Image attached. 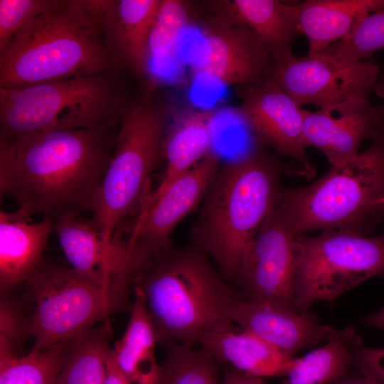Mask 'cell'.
<instances>
[{
    "label": "cell",
    "instance_id": "cell-1",
    "mask_svg": "<svg viewBox=\"0 0 384 384\" xmlns=\"http://www.w3.org/2000/svg\"><path fill=\"white\" fill-rule=\"evenodd\" d=\"M118 129V128H117ZM117 129L0 134V193L30 216L54 220L88 210L112 156Z\"/></svg>",
    "mask_w": 384,
    "mask_h": 384
},
{
    "label": "cell",
    "instance_id": "cell-2",
    "mask_svg": "<svg viewBox=\"0 0 384 384\" xmlns=\"http://www.w3.org/2000/svg\"><path fill=\"white\" fill-rule=\"evenodd\" d=\"M133 289L141 293L162 344L193 346L206 333L234 329L228 311L239 299L193 244L151 254L137 272Z\"/></svg>",
    "mask_w": 384,
    "mask_h": 384
},
{
    "label": "cell",
    "instance_id": "cell-3",
    "mask_svg": "<svg viewBox=\"0 0 384 384\" xmlns=\"http://www.w3.org/2000/svg\"><path fill=\"white\" fill-rule=\"evenodd\" d=\"M288 169L260 147L220 166L192 229L193 245L226 280H236L243 253L280 199Z\"/></svg>",
    "mask_w": 384,
    "mask_h": 384
},
{
    "label": "cell",
    "instance_id": "cell-4",
    "mask_svg": "<svg viewBox=\"0 0 384 384\" xmlns=\"http://www.w3.org/2000/svg\"><path fill=\"white\" fill-rule=\"evenodd\" d=\"M114 67L91 0H53L0 50V89L90 75Z\"/></svg>",
    "mask_w": 384,
    "mask_h": 384
},
{
    "label": "cell",
    "instance_id": "cell-5",
    "mask_svg": "<svg viewBox=\"0 0 384 384\" xmlns=\"http://www.w3.org/2000/svg\"><path fill=\"white\" fill-rule=\"evenodd\" d=\"M114 67L90 75L0 89V134L28 136L55 129H113L139 91Z\"/></svg>",
    "mask_w": 384,
    "mask_h": 384
},
{
    "label": "cell",
    "instance_id": "cell-6",
    "mask_svg": "<svg viewBox=\"0 0 384 384\" xmlns=\"http://www.w3.org/2000/svg\"><path fill=\"white\" fill-rule=\"evenodd\" d=\"M364 151L312 184L283 188L277 208L296 235L337 230L366 235L384 218V126Z\"/></svg>",
    "mask_w": 384,
    "mask_h": 384
},
{
    "label": "cell",
    "instance_id": "cell-7",
    "mask_svg": "<svg viewBox=\"0 0 384 384\" xmlns=\"http://www.w3.org/2000/svg\"><path fill=\"white\" fill-rule=\"evenodd\" d=\"M157 86L139 91L118 126L112 158L88 210L105 242L140 212L151 189L150 177L164 159V139L170 119L157 99Z\"/></svg>",
    "mask_w": 384,
    "mask_h": 384
},
{
    "label": "cell",
    "instance_id": "cell-8",
    "mask_svg": "<svg viewBox=\"0 0 384 384\" xmlns=\"http://www.w3.org/2000/svg\"><path fill=\"white\" fill-rule=\"evenodd\" d=\"M23 284L33 307V351L72 341L132 305V277L86 274L53 261L43 260Z\"/></svg>",
    "mask_w": 384,
    "mask_h": 384
},
{
    "label": "cell",
    "instance_id": "cell-9",
    "mask_svg": "<svg viewBox=\"0 0 384 384\" xmlns=\"http://www.w3.org/2000/svg\"><path fill=\"white\" fill-rule=\"evenodd\" d=\"M294 305L309 312L317 301L334 302L367 279L384 277V233L368 237L337 230L296 237Z\"/></svg>",
    "mask_w": 384,
    "mask_h": 384
},
{
    "label": "cell",
    "instance_id": "cell-10",
    "mask_svg": "<svg viewBox=\"0 0 384 384\" xmlns=\"http://www.w3.org/2000/svg\"><path fill=\"white\" fill-rule=\"evenodd\" d=\"M380 68L372 59L343 63L318 53L294 54L272 63L269 77L302 107L323 108L356 96L368 99L375 92Z\"/></svg>",
    "mask_w": 384,
    "mask_h": 384
},
{
    "label": "cell",
    "instance_id": "cell-11",
    "mask_svg": "<svg viewBox=\"0 0 384 384\" xmlns=\"http://www.w3.org/2000/svg\"><path fill=\"white\" fill-rule=\"evenodd\" d=\"M296 237L277 205L243 253L235 280L241 299L297 310Z\"/></svg>",
    "mask_w": 384,
    "mask_h": 384
},
{
    "label": "cell",
    "instance_id": "cell-12",
    "mask_svg": "<svg viewBox=\"0 0 384 384\" xmlns=\"http://www.w3.org/2000/svg\"><path fill=\"white\" fill-rule=\"evenodd\" d=\"M201 20L202 48L192 64L195 76L240 90L269 78L271 56L250 31L214 13Z\"/></svg>",
    "mask_w": 384,
    "mask_h": 384
},
{
    "label": "cell",
    "instance_id": "cell-13",
    "mask_svg": "<svg viewBox=\"0 0 384 384\" xmlns=\"http://www.w3.org/2000/svg\"><path fill=\"white\" fill-rule=\"evenodd\" d=\"M220 166V156L211 150L156 198H151L150 190L139 213L122 225L127 233H122L149 255L172 245V232L203 201Z\"/></svg>",
    "mask_w": 384,
    "mask_h": 384
},
{
    "label": "cell",
    "instance_id": "cell-14",
    "mask_svg": "<svg viewBox=\"0 0 384 384\" xmlns=\"http://www.w3.org/2000/svg\"><path fill=\"white\" fill-rule=\"evenodd\" d=\"M240 91L241 102L232 112L244 128L278 154L299 163L305 176H312L315 170L303 141L306 110L270 77Z\"/></svg>",
    "mask_w": 384,
    "mask_h": 384
},
{
    "label": "cell",
    "instance_id": "cell-15",
    "mask_svg": "<svg viewBox=\"0 0 384 384\" xmlns=\"http://www.w3.org/2000/svg\"><path fill=\"white\" fill-rule=\"evenodd\" d=\"M114 62L144 91L150 74L149 43L161 0H91Z\"/></svg>",
    "mask_w": 384,
    "mask_h": 384
},
{
    "label": "cell",
    "instance_id": "cell-16",
    "mask_svg": "<svg viewBox=\"0 0 384 384\" xmlns=\"http://www.w3.org/2000/svg\"><path fill=\"white\" fill-rule=\"evenodd\" d=\"M383 126L376 106L353 96L315 112L306 110L303 141L336 166L357 156L363 142L371 140Z\"/></svg>",
    "mask_w": 384,
    "mask_h": 384
},
{
    "label": "cell",
    "instance_id": "cell-17",
    "mask_svg": "<svg viewBox=\"0 0 384 384\" xmlns=\"http://www.w3.org/2000/svg\"><path fill=\"white\" fill-rule=\"evenodd\" d=\"M53 221L61 249L69 265L86 274L134 277L138 257L134 245L119 232L105 242L92 220L66 214Z\"/></svg>",
    "mask_w": 384,
    "mask_h": 384
},
{
    "label": "cell",
    "instance_id": "cell-18",
    "mask_svg": "<svg viewBox=\"0 0 384 384\" xmlns=\"http://www.w3.org/2000/svg\"><path fill=\"white\" fill-rule=\"evenodd\" d=\"M233 323L293 358L301 349L327 341L334 327L321 324L310 312L239 299L228 311Z\"/></svg>",
    "mask_w": 384,
    "mask_h": 384
},
{
    "label": "cell",
    "instance_id": "cell-19",
    "mask_svg": "<svg viewBox=\"0 0 384 384\" xmlns=\"http://www.w3.org/2000/svg\"><path fill=\"white\" fill-rule=\"evenodd\" d=\"M220 14L250 31L268 50L272 61L292 55V45L302 34L294 4L279 0H217L203 1Z\"/></svg>",
    "mask_w": 384,
    "mask_h": 384
},
{
    "label": "cell",
    "instance_id": "cell-20",
    "mask_svg": "<svg viewBox=\"0 0 384 384\" xmlns=\"http://www.w3.org/2000/svg\"><path fill=\"white\" fill-rule=\"evenodd\" d=\"M23 210H0V290L14 291L43 260L53 221L31 223Z\"/></svg>",
    "mask_w": 384,
    "mask_h": 384
},
{
    "label": "cell",
    "instance_id": "cell-21",
    "mask_svg": "<svg viewBox=\"0 0 384 384\" xmlns=\"http://www.w3.org/2000/svg\"><path fill=\"white\" fill-rule=\"evenodd\" d=\"M294 6L312 55L349 39L368 15L384 8V0H307Z\"/></svg>",
    "mask_w": 384,
    "mask_h": 384
},
{
    "label": "cell",
    "instance_id": "cell-22",
    "mask_svg": "<svg viewBox=\"0 0 384 384\" xmlns=\"http://www.w3.org/2000/svg\"><path fill=\"white\" fill-rule=\"evenodd\" d=\"M216 114V110L191 106L170 117L164 139L165 171L151 198L160 195L211 151Z\"/></svg>",
    "mask_w": 384,
    "mask_h": 384
},
{
    "label": "cell",
    "instance_id": "cell-23",
    "mask_svg": "<svg viewBox=\"0 0 384 384\" xmlns=\"http://www.w3.org/2000/svg\"><path fill=\"white\" fill-rule=\"evenodd\" d=\"M198 343L220 363L255 377L286 376L294 358L247 331L234 329L206 333Z\"/></svg>",
    "mask_w": 384,
    "mask_h": 384
},
{
    "label": "cell",
    "instance_id": "cell-24",
    "mask_svg": "<svg viewBox=\"0 0 384 384\" xmlns=\"http://www.w3.org/2000/svg\"><path fill=\"white\" fill-rule=\"evenodd\" d=\"M133 292L134 300L126 331L111 352L130 384H157L160 364L155 357V346L158 335L141 293L137 289Z\"/></svg>",
    "mask_w": 384,
    "mask_h": 384
},
{
    "label": "cell",
    "instance_id": "cell-25",
    "mask_svg": "<svg viewBox=\"0 0 384 384\" xmlns=\"http://www.w3.org/2000/svg\"><path fill=\"white\" fill-rule=\"evenodd\" d=\"M362 343L353 326L334 330L323 346L294 358L281 384H331L354 366L353 348Z\"/></svg>",
    "mask_w": 384,
    "mask_h": 384
},
{
    "label": "cell",
    "instance_id": "cell-26",
    "mask_svg": "<svg viewBox=\"0 0 384 384\" xmlns=\"http://www.w3.org/2000/svg\"><path fill=\"white\" fill-rule=\"evenodd\" d=\"M110 335L106 324L70 341L56 384H105Z\"/></svg>",
    "mask_w": 384,
    "mask_h": 384
},
{
    "label": "cell",
    "instance_id": "cell-27",
    "mask_svg": "<svg viewBox=\"0 0 384 384\" xmlns=\"http://www.w3.org/2000/svg\"><path fill=\"white\" fill-rule=\"evenodd\" d=\"M70 342L19 356L0 339V384H56Z\"/></svg>",
    "mask_w": 384,
    "mask_h": 384
},
{
    "label": "cell",
    "instance_id": "cell-28",
    "mask_svg": "<svg viewBox=\"0 0 384 384\" xmlns=\"http://www.w3.org/2000/svg\"><path fill=\"white\" fill-rule=\"evenodd\" d=\"M157 384H218L220 363L203 348L169 342Z\"/></svg>",
    "mask_w": 384,
    "mask_h": 384
},
{
    "label": "cell",
    "instance_id": "cell-29",
    "mask_svg": "<svg viewBox=\"0 0 384 384\" xmlns=\"http://www.w3.org/2000/svg\"><path fill=\"white\" fill-rule=\"evenodd\" d=\"M192 1L161 0L151 32L149 49L150 60H161L171 56L183 31L196 15Z\"/></svg>",
    "mask_w": 384,
    "mask_h": 384
},
{
    "label": "cell",
    "instance_id": "cell-30",
    "mask_svg": "<svg viewBox=\"0 0 384 384\" xmlns=\"http://www.w3.org/2000/svg\"><path fill=\"white\" fill-rule=\"evenodd\" d=\"M382 48L384 8L368 15L349 39L331 44L317 53L338 63H348L368 59Z\"/></svg>",
    "mask_w": 384,
    "mask_h": 384
},
{
    "label": "cell",
    "instance_id": "cell-31",
    "mask_svg": "<svg viewBox=\"0 0 384 384\" xmlns=\"http://www.w3.org/2000/svg\"><path fill=\"white\" fill-rule=\"evenodd\" d=\"M14 292L0 290V339L21 356L25 342L32 336L33 311L28 309L27 298Z\"/></svg>",
    "mask_w": 384,
    "mask_h": 384
},
{
    "label": "cell",
    "instance_id": "cell-32",
    "mask_svg": "<svg viewBox=\"0 0 384 384\" xmlns=\"http://www.w3.org/2000/svg\"><path fill=\"white\" fill-rule=\"evenodd\" d=\"M53 0H0V50L30 20L46 11Z\"/></svg>",
    "mask_w": 384,
    "mask_h": 384
},
{
    "label": "cell",
    "instance_id": "cell-33",
    "mask_svg": "<svg viewBox=\"0 0 384 384\" xmlns=\"http://www.w3.org/2000/svg\"><path fill=\"white\" fill-rule=\"evenodd\" d=\"M354 366L366 378L384 384V348L367 347L363 343L353 348Z\"/></svg>",
    "mask_w": 384,
    "mask_h": 384
},
{
    "label": "cell",
    "instance_id": "cell-34",
    "mask_svg": "<svg viewBox=\"0 0 384 384\" xmlns=\"http://www.w3.org/2000/svg\"><path fill=\"white\" fill-rule=\"evenodd\" d=\"M105 384H130L116 364L111 349L107 357Z\"/></svg>",
    "mask_w": 384,
    "mask_h": 384
},
{
    "label": "cell",
    "instance_id": "cell-35",
    "mask_svg": "<svg viewBox=\"0 0 384 384\" xmlns=\"http://www.w3.org/2000/svg\"><path fill=\"white\" fill-rule=\"evenodd\" d=\"M362 325L384 329V307L379 311L360 319Z\"/></svg>",
    "mask_w": 384,
    "mask_h": 384
},
{
    "label": "cell",
    "instance_id": "cell-36",
    "mask_svg": "<svg viewBox=\"0 0 384 384\" xmlns=\"http://www.w3.org/2000/svg\"><path fill=\"white\" fill-rule=\"evenodd\" d=\"M334 384H366V378L361 373L348 370Z\"/></svg>",
    "mask_w": 384,
    "mask_h": 384
},
{
    "label": "cell",
    "instance_id": "cell-37",
    "mask_svg": "<svg viewBox=\"0 0 384 384\" xmlns=\"http://www.w3.org/2000/svg\"><path fill=\"white\" fill-rule=\"evenodd\" d=\"M379 97L382 99V101L378 105H375V106H376L378 112L379 114V116L382 122L384 123V94L380 95Z\"/></svg>",
    "mask_w": 384,
    "mask_h": 384
},
{
    "label": "cell",
    "instance_id": "cell-38",
    "mask_svg": "<svg viewBox=\"0 0 384 384\" xmlns=\"http://www.w3.org/2000/svg\"><path fill=\"white\" fill-rule=\"evenodd\" d=\"M375 92L378 97L384 94V80H380L378 79Z\"/></svg>",
    "mask_w": 384,
    "mask_h": 384
},
{
    "label": "cell",
    "instance_id": "cell-39",
    "mask_svg": "<svg viewBox=\"0 0 384 384\" xmlns=\"http://www.w3.org/2000/svg\"><path fill=\"white\" fill-rule=\"evenodd\" d=\"M366 384H383L380 382L366 378Z\"/></svg>",
    "mask_w": 384,
    "mask_h": 384
},
{
    "label": "cell",
    "instance_id": "cell-40",
    "mask_svg": "<svg viewBox=\"0 0 384 384\" xmlns=\"http://www.w3.org/2000/svg\"><path fill=\"white\" fill-rule=\"evenodd\" d=\"M250 384H265V383L263 381V380L260 379V380H257Z\"/></svg>",
    "mask_w": 384,
    "mask_h": 384
},
{
    "label": "cell",
    "instance_id": "cell-41",
    "mask_svg": "<svg viewBox=\"0 0 384 384\" xmlns=\"http://www.w3.org/2000/svg\"><path fill=\"white\" fill-rule=\"evenodd\" d=\"M383 219H384V218H383Z\"/></svg>",
    "mask_w": 384,
    "mask_h": 384
}]
</instances>
